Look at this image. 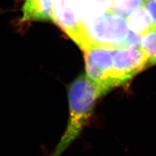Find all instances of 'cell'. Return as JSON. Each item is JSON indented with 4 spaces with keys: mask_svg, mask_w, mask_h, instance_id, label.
Here are the masks:
<instances>
[{
    "mask_svg": "<svg viewBox=\"0 0 156 156\" xmlns=\"http://www.w3.org/2000/svg\"><path fill=\"white\" fill-rule=\"evenodd\" d=\"M55 0H25L22 6V22H53Z\"/></svg>",
    "mask_w": 156,
    "mask_h": 156,
    "instance_id": "cell-6",
    "label": "cell"
},
{
    "mask_svg": "<svg viewBox=\"0 0 156 156\" xmlns=\"http://www.w3.org/2000/svg\"><path fill=\"white\" fill-rule=\"evenodd\" d=\"M113 0H76L74 3L83 22L99 17L109 12Z\"/></svg>",
    "mask_w": 156,
    "mask_h": 156,
    "instance_id": "cell-7",
    "label": "cell"
},
{
    "mask_svg": "<svg viewBox=\"0 0 156 156\" xmlns=\"http://www.w3.org/2000/svg\"><path fill=\"white\" fill-rule=\"evenodd\" d=\"M69 1H70L71 2H72V3H73V4H74V3L76 2V0H69Z\"/></svg>",
    "mask_w": 156,
    "mask_h": 156,
    "instance_id": "cell-12",
    "label": "cell"
},
{
    "mask_svg": "<svg viewBox=\"0 0 156 156\" xmlns=\"http://www.w3.org/2000/svg\"><path fill=\"white\" fill-rule=\"evenodd\" d=\"M53 22L75 41L82 25L77 10L69 0H55Z\"/></svg>",
    "mask_w": 156,
    "mask_h": 156,
    "instance_id": "cell-5",
    "label": "cell"
},
{
    "mask_svg": "<svg viewBox=\"0 0 156 156\" xmlns=\"http://www.w3.org/2000/svg\"><path fill=\"white\" fill-rule=\"evenodd\" d=\"M100 96L99 90L85 75H81L72 83L68 89V126L51 156H61L80 135L90 116L96 100Z\"/></svg>",
    "mask_w": 156,
    "mask_h": 156,
    "instance_id": "cell-1",
    "label": "cell"
},
{
    "mask_svg": "<svg viewBox=\"0 0 156 156\" xmlns=\"http://www.w3.org/2000/svg\"><path fill=\"white\" fill-rule=\"evenodd\" d=\"M129 32L127 20L107 12L90 21L83 22L76 42L83 51L90 48H121Z\"/></svg>",
    "mask_w": 156,
    "mask_h": 156,
    "instance_id": "cell-2",
    "label": "cell"
},
{
    "mask_svg": "<svg viewBox=\"0 0 156 156\" xmlns=\"http://www.w3.org/2000/svg\"><path fill=\"white\" fill-rule=\"evenodd\" d=\"M145 0H113L111 12L127 17L131 12L144 5Z\"/></svg>",
    "mask_w": 156,
    "mask_h": 156,
    "instance_id": "cell-10",
    "label": "cell"
},
{
    "mask_svg": "<svg viewBox=\"0 0 156 156\" xmlns=\"http://www.w3.org/2000/svg\"><path fill=\"white\" fill-rule=\"evenodd\" d=\"M144 6L152 18L154 26L156 27V0H145Z\"/></svg>",
    "mask_w": 156,
    "mask_h": 156,
    "instance_id": "cell-11",
    "label": "cell"
},
{
    "mask_svg": "<svg viewBox=\"0 0 156 156\" xmlns=\"http://www.w3.org/2000/svg\"><path fill=\"white\" fill-rule=\"evenodd\" d=\"M86 76L99 90L101 96L113 88L111 80L113 67V49L90 48L84 50Z\"/></svg>",
    "mask_w": 156,
    "mask_h": 156,
    "instance_id": "cell-3",
    "label": "cell"
},
{
    "mask_svg": "<svg viewBox=\"0 0 156 156\" xmlns=\"http://www.w3.org/2000/svg\"><path fill=\"white\" fill-rule=\"evenodd\" d=\"M139 48L146 57L148 66L156 65V27L142 35Z\"/></svg>",
    "mask_w": 156,
    "mask_h": 156,
    "instance_id": "cell-9",
    "label": "cell"
},
{
    "mask_svg": "<svg viewBox=\"0 0 156 156\" xmlns=\"http://www.w3.org/2000/svg\"><path fill=\"white\" fill-rule=\"evenodd\" d=\"M129 27L131 31L143 35L154 26L148 12L144 6L141 7L127 16Z\"/></svg>",
    "mask_w": 156,
    "mask_h": 156,
    "instance_id": "cell-8",
    "label": "cell"
},
{
    "mask_svg": "<svg viewBox=\"0 0 156 156\" xmlns=\"http://www.w3.org/2000/svg\"><path fill=\"white\" fill-rule=\"evenodd\" d=\"M146 67L147 59L139 47L115 49L111 72L114 87L126 83Z\"/></svg>",
    "mask_w": 156,
    "mask_h": 156,
    "instance_id": "cell-4",
    "label": "cell"
}]
</instances>
